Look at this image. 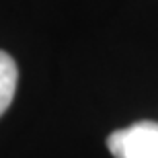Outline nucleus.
I'll list each match as a JSON object with an SVG mask.
<instances>
[{
	"label": "nucleus",
	"mask_w": 158,
	"mask_h": 158,
	"mask_svg": "<svg viewBox=\"0 0 158 158\" xmlns=\"http://www.w3.org/2000/svg\"><path fill=\"white\" fill-rule=\"evenodd\" d=\"M113 158H158V123L138 121L107 138Z\"/></svg>",
	"instance_id": "obj_1"
},
{
	"label": "nucleus",
	"mask_w": 158,
	"mask_h": 158,
	"mask_svg": "<svg viewBox=\"0 0 158 158\" xmlns=\"http://www.w3.org/2000/svg\"><path fill=\"white\" fill-rule=\"evenodd\" d=\"M17 82L19 70L15 60L0 49V115H4V111L10 107L15 93H17Z\"/></svg>",
	"instance_id": "obj_2"
}]
</instances>
